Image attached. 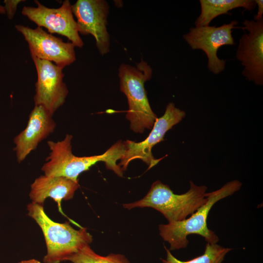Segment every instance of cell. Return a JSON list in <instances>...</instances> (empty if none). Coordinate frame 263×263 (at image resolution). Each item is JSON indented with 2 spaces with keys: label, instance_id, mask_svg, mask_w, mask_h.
<instances>
[{
  "label": "cell",
  "instance_id": "obj_1",
  "mask_svg": "<svg viewBox=\"0 0 263 263\" xmlns=\"http://www.w3.org/2000/svg\"><path fill=\"white\" fill-rule=\"evenodd\" d=\"M72 135L67 134L62 140L47 142L50 152L46 162L41 168L44 175L62 176L78 182L77 178L81 173L101 161L105 163L108 169L122 177L123 171L116 163L124 154L125 148L123 142L118 141L100 155L78 157L72 153Z\"/></svg>",
  "mask_w": 263,
  "mask_h": 263
},
{
  "label": "cell",
  "instance_id": "obj_2",
  "mask_svg": "<svg viewBox=\"0 0 263 263\" xmlns=\"http://www.w3.org/2000/svg\"><path fill=\"white\" fill-rule=\"evenodd\" d=\"M242 185L238 180L229 182L218 190L206 193L205 203L190 217L181 221L159 225V234L169 244V250L186 248L188 244L187 237L191 234L202 236L207 243L216 244L219 238L207 225L209 212L215 203L239 190Z\"/></svg>",
  "mask_w": 263,
  "mask_h": 263
},
{
  "label": "cell",
  "instance_id": "obj_3",
  "mask_svg": "<svg viewBox=\"0 0 263 263\" xmlns=\"http://www.w3.org/2000/svg\"><path fill=\"white\" fill-rule=\"evenodd\" d=\"M29 216L41 228L45 240L47 254L44 263H60L93 241L86 228H74L68 222L52 221L45 213L42 205L32 202L27 205Z\"/></svg>",
  "mask_w": 263,
  "mask_h": 263
},
{
  "label": "cell",
  "instance_id": "obj_4",
  "mask_svg": "<svg viewBox=\"0 0 263 263\" xmlns=\"http://www.w3.org/2000/svg\"><path fill=\"white\" fill-rule=\"evenodd\" d=\"M152 74L150 66L143 60L136 66L123 63L118 69L120 89L126 95L129 107L126 118L131 129L137 133L152 128L158 118L151 108L144 87Z\"/></svg>",
  "mask_w": 263,
  "mask_h": 263
},
{
  "label": "cell",
  "instance_id": "obj_5",
  "mask_svg": "<svg viewBox=\"0 0 263 263\" xmlns=\"http://www.w3.org/2000/svg\"><path fill=\"white\" fill-rule=\"evenodd\" d=\"M207 189L205 186H197L190 181L189 190L185 193L177 194L169 186L157 180L142 199L123 206L128 209L151 207L161 213L169 223L181 221L205 203Z\"/></svg>",
  "mask_w": 263,
  "mask_h": 263
},
{
  "label": "cell",
  "instance_id": "obj_6",
  "mask_svg": "<svg viewBox=\"0 0 263 263\" xmlns=\"http://www.w3.org/2000/svg\"><path fill=\"white\" fill-rule=\"evenodd\" d=\"M185 115L184 111L176 108L173 103H169L164 114L156 119L146 139L140 142L129 140L123 142L125 151L118 165L124 171L132 161L140 159L148 166V169L155 166L162 159H156L153 156L152 148L163 141L166 133L180 122Z\"/></svg>",
  "mask_w": 263,
  "mask_h": 263
},
{
  "label": "cell",
  "instance_id": "obj_7",
  "mask_svg": "<svg viewBox=\"0 0 263 263\" xmlns=\"http://www.w3.org/2000/svg\"><path fill=\"white\" fill-rule=\"evenodd\" d=\"M238 22L232 20L221 26H205L191 27L183 35V38L193 50H201L207 59V67L210 72L218 75L225 69L226 61L220 59L217 51L222 46L235 44L232 35V30L242 28L237 27Z\"/></svg>",
  "mask_w": 263,
  "mask_h": 263
},
{
  "label": "cell",
  "instance_id": "obj_8",
  "mask_svg": "<svg viewBox=\"0 0 263 263\" xmlns=\"http://www.w3.org/2000/svg\"><path fill=\"white\" fill-rule=\"evenodd\" d=\"M36 7L25 6L21 14L38 27L46 28L48 33L57 34L67 38L75 47L82 48L84 42L79 36L72 5L69 0L63 1L60 7L51 8L34 0Z\"/></svg>",
  "mask_w": 263,
  "mask_h": 263
},
{
  "label": "cell",
  "instance_id": "obj_9",
  "mask_svg": "<svg viewBox=\"0 0 263 263\" xmlns=\"http://www.w3.org/2000/svg\"><path fill=\"white\" fill-rule=\"evenodd\" d=\"M15 27L27 42L31 57L52 62L63 68L75 61V47L70 41L64 42L42 27L32 28L20 24Z\"/></svg>",
  "mask_w": 263,
  "mask_h": 263
},
{
  "label": "cell",
  "instance_id": "obj_10",
  "mask_svg": "<svg viewBox=\"0 0 263 263\" xmlns=\"http://www.w3.org/2000/svg\"><path fill=\"white\" fill-rule=\"evenodd\" d=\"M78 31L82 35H92L101 56L110 52V38L107 31L109 6L104 0H77L72 5Z\"/></svg>",
  "mask_w": 263,
  "mask_h": 263
},
{
  "label": "cell",
  "instance_id": "obj_11",
  "mask_svg": "<svg viewBox=\"0 0 263 263\" xmlns=\"http://www.w3.org/2000/svg\"><path fill=\"white\" fill-rule=\"evenodd\" d=\"M37 73L35 105H40L50 113H54L65 102L69 91L63 82V68L55 63L32 57Z\"/></svg>",
  "mask_w": 263,
  "mask_h": 263
},
{
  "label": "cell",
  "instance_id": "obj_12",
  "mask_svg": "<svg viewBox=\"0 0 263 263\" xmlns=\"http://www.w3.org/2000/svg\"><path fill=\"white\" fill-rule=\"evenodd\" d=\"M242 29L246 30L241 37L236 57L244 67L242 75L256 85L263 84V19H245Z\"/></svg>",
  "mask_w": 263,
  "mask_h": 263
},
{
  "label": "cell",
  "instance_id": "obj_13",
  "mask_svg": "<svg viewBox=\"0 0 263 263\" xmlns=\"http://www.w3.org/2000/svg\"><path fill=\"white\" fill-rule=\"evenodd\" d=\"M53 115L40 105H35L29 115L26 127L14 138L18 162L23 161L38 144L52 133L56 124Z\"/></svg>",
  "mask_w": 263,
  "mask_h": 263
},
{
  "label": "cell",
  "instance_id": "obj_14",
  "mask_svg": "<svg viewBox=\"0 0 263 263\" xmlns=\"http://www.w3.org/2000/svg\"><path fill=\"white\" fill-rule=\"evenodd\" d=\"M78 187V182L67 178L43 175L36 178L31 184L29 197L32 202L42 205L47 198H51L62 212V200L71 199Z\"/></svg>",
  "mask_w": 263,
  "mask_h": 263
},
{
  "label": "cell",
  "instance_id": "obj_15",
  "mask_svg": "<svg viewBox=\"0 0 263 263\" xmlns=\"http://www.w3.org/2000/svg\"><path fill=\"white\" fill-rule=\"evenodd\" d=\"M199 2L201 13L194 22L195 27L208 26L214 19L233 9L252 11L256 6L254 0H200Z\"/></svg>",
  "mask_w": 263,
  "mask_h": 263
},
{
  "label": "cell",
  "instance_id": "obj_16",
  "mask_svg": "<svg viewBox=\"0 0 263 263\" xmlns=\"http://www.w3.org/2000/svg\"><path fill=\"white\" fill-rule=\"evenodd\" d=\"M166 259L162 263H222L225 255L232 249L223 247L216 244L207 243L203 254L188 261H181L175 258L165 246Z\"/></svg>",
  "mask_w": 263,
  "mask_h": 263
},
{
  "label": "cell",
  "instance_id": "obj_17",
  "mask_svg": "<svg viewBox=\"0 0 263 263\" xmlns=\"http://www.w3.org/2000/svg\"><path fill=\"white\" fill-rule=\"evenodd\" d=\"M73 263H130L121 254L111 253L104 256L97 254L87 245L70 256L67 260Z\"/></svg>",
  "mask_w": 263,
  "mask_h": 263
},
{
  "label": "cell",
  "instance_id": "obj_18",
  "mask_svg": "<svg viewBox=\"0 0 263 263\" xmlns=\"http://www.w3.org/2000/svg\"><path fill=\"white\" fill-rule=\"evenodd\" d=\"M25 0H4V8L5 13L9 19H12L14 17L18 5L24 2Z\"/></svg>",
  "mask_w": 263,
  "mask_h": 263
},
{
  "label": "cell",
  "instance_id": "obj_19",
  "mask_svg": "<svg viewBox=\"0 0 263 263\" xmlns=\"http://www.w3.org/2000/svg\"><path fill=\"white\" fill-rule=\"evenodd\" d=\"M256 5H258V12L254 16V20H260L263 19V0H254Z\"/></svg>",
  "mask_w": 263,
  "mask_h": 263
},
{
  "label": "cell",
  "instance_id": "obj_20",
  "mask_svg": "<svg viewBox=\"0 0 263 263\" xmlns=\"http://www.w3.org/2000/svg\"><path fill=\"white\" fill-rule=\"evenodd\" d=\"M19 263H41L39 261L35 259L22 261Z\"/></svg>",
  "mask_w": 263,
  "mask_h": 263
},
{
  "label": "cell",
  "instance_id": "obj_21",
  "mask_svg": "<svg viewBox=\"0 0 263 263\" xmlns=\"http://www.w3.org/2000/svg\"><path fill=\"white\" fill-rule=\"evenodd\" d=\"M0 14H5V11L4 8L3 6H2L0 4Z\"/></svg>",
  "mask_w": 263,
  "mask_h": 263
}]
</instances>
